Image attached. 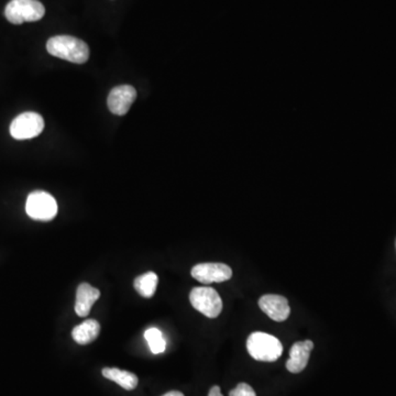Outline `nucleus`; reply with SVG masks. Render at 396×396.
Segmentation results:
<instances>
[{
    "label": "nucleus",
    "instance_id": "nucleus-1",
    "mask_svg": "<svg viewBox=\"0 0 396 396\" xmlns=\"http://www.w3.org/2000/svg\"><path fill=\"white\" fill-rule=\"evenodd\" d=\"M46 50L51 56L75 64L89 61V48L83 40L71 36H56L49 39Z\"/></svg>",
    "mask_w": 396,
    "mask_h": 396
},
{
    "label": "nucleus",
    "instance_id": "nucleus-2",
    "mask_svg": "<svg viewBox=\"0 0 396 396\" xmlns=\"http://www.w3.org/2000/svg\"><path fill=\"white\" fill-rule=\"evenodd\" d=\"M247 350L255 360L273 362L282 356L283 346L274 336L257 331L249 336Z\"/></svg>",
    "mask_w": 396,
    "mask_h": 396
},
{
    "label": "nucleus",
    "instance_id": "nucleus-3",
    "mask_svg": "<svg viewBox=\"0 0 396 396\" xmlns=\"http://www.w3.org/2000/svg\"><path fill=\"white\" fill-rule=\"evenodd\" d=\"M46 15V8L38 0H11L6 6L5 15L13 25L34 23Z\"/></svg>",
    "mask_w": 396,
    "mask_h": 396
},
{
    "label": "nucleus",
    "instance_id": "nucleus-4",
    "mask_svg": "<svg viewBox=\"0 0 396 396\" xmlns=\"http://www.w3.org/2000/svg\"><path fill=\"white\" fill-rule=\"evenodd\" d=\"M25 212L32 219L49 222L53 219L58 214V204L52 195L37 191L29 195L25 203Z\"/></svg>",
    "mask_w": 396,
    "mask_h": 396
},
{
    "label": "nucleus",
    "instance_id": "nucleus-5",
    "mask_svg": "<svg viewBox=\"0 0 396 396\" xmlns=\"http://www.w3.org/2000/svg\"><path fill=\"white\" fill-rule=\"evenodd\" d=\"M189 300L196 311L208 318H216L222 311V300L214 288H195L189 294Z\"/></svg>",
    "mask_w": 396,
    "mask_h": 396
},
{
    "label": "nucleus",
    "instance_id": "nucleus-6",
    "mask_svg": "<svg viewBox=\"0 0 396 396\" xmlns=\"http://www.w3.org/2000/svg\"><path fill=\"white\" fill-rule=\"evenodd\" d=\"M44 129V120L32 111L15 117L11 124V134L15 140H28L38 136Z\"/></svg>",
    "mask_w": 396,
    "mask_h": 396
},
{
    "label": "nucleus",
    "instance_id": "nucleus-7",
    "mask_svg": "<svg viewBox=\"0 0 396 396\" xmlns=\"http://www.w3.org/2000/svg\"><path fill=\"white\" fill-rule=\"evenodd\" d=\"M192 276L204 284L225 282L232 276V270L225 263H200L192 269Z\"/></svg>",
    "mask_w": 396,
    "mask_h": 396
},
{
    "label": "nucleus",
    "instance_id": "nucleus-8",
    "mask_svg": "<svg viewBox=\"0 0 396 396\" xmlns=\"http://www.w3.org/2000/svg\"><path fill=\"white\" fill-rule=\"evenodd\" d=\"M136 98V91L130 85L117 86L109 93V110L117 116H124Z\"/></svg>",
    "mask_w": 396,
    "mask_h": 396
},
{
    "label": "nucleus",
    "instance_id": "nucleus-9",
    "mask_svg": "<svg viewBox=\"0 0 396 396\" xmlns=\"http://www.w3.org/2000/svg\"><path fill=\"white\" fill-rule=\"evenodd\" d=\"M259 307L274 321H284L290 314V305L284 296L276 294H267L259 300Z\"/></svg>",
    "mask_w": 396,
    "mask_h": 396
},
{
    "label": "nucleus",
    "instance_id": "nucleus-10",
    "mask_svg": "<svg viewBox=\"0 0 396 396\" xmlns=\"http://www.w3.org/2000/svg\"><path fill=\"white\" fill-rule=\"evenodd\" d=\"M314 349L312 340L298 341L290 350V359L286 362V369L290 373H300L307 366L308 360Z\"/></svg>",
    "mask_w": 396,
    "mask_h": 396
},
{
    "label": "nucleus",
    "instance_id": "nucleus-11",
    "mask_svg": "<svg viewBox=\"0 0 396 396\" xmlns=\"http://www.w3.org/2000/svg\"><path fill=\"white\" fill-rule=\"evenodd\" d=\"M101 292L87 283H82L76 292L75 312L79 317H86L91 313V308L96 303Z\"/></svg>",
    "mask_w": 396,
    "mask_h": 396
},
{
    "label": "nucleus",
    "instance_id": "nucleus-12",
    "mask_svg": "<svg viewBox=\"0 0 396 396\" xmlns=\"http://www.w3.org/2000/svg\"><path fill=\"white\" fill-rule=\"evenodd\" d=\"M101 325L95 319H87L81 325L76 326L72 331V337L79 345H89L98 337Z\"/></svg>",
    "mask_w": 396,
    "mask_h": 396
},
{
    "label": "nucleus",
    "instance_id": "nucleus-13",
    "mask_svg": "<svg viewBox=\"0 0 396 396\" xmlns=\"http://www.w3.org/2000/svg\"><path fill=\"white\" fill-rule=\"evenodd\" d=\"M105 378H108L110 381L116 382L117 384L124 388L127 391L134 390L138 385V376L132 372L124 371L117 368H105L101 371Z\"/></svg>",
    "mask_w": 396,
    "mask_h": 396
},
{
    "label": "nucleus",
    "instance_id": "nucleus-14",
    "mask_svg": "<svg viewBox=\"0 0 396 396\" xmlns=\"http://www.w3.org/2000/svg\"><path fill=\"white\" fill-rule=\"evenodd\" d=\"M158 275L154 272L144 273L134 280V286L136 292L146 298H152L157 290Z\"/></svg>",
    "mask_w": 396,
    "mask_h": 396
},
{
    "label": "nucleus",
    "instance_id": "nucleus-15",
    "mask_svg": "<svg viewBox=\"0 0 396 396\" xmlns=\"http://www.w3.org/2000/svg\"><path fill=\"white\" fill-rule=\"evenodd\" d=\"M146 340L149 343L152 354L159 355L167 349V341L163 338L161 331L158 328H150L144 333Z\"/></svg>",
    "mask_w": 396,
    "mask_h": 396
},
{
    "label": "nucleus",
    "instance_id": "nucleus-16",
    "mask_svg": "<svg viewBox=\"0 0 396 396\" xmlns=\"http://www.w3.org/2000/svg\"><path fill=\"white\" fill-rule=\"evenodd\" d=\"M229 396H257V394L249 384L239 383L230 392Z\"/></svg>",
    "mask_w": 396,
    "mask_h": 396
},
{
    "label": "nucleus",
    "instance_id": "nucleus-17",
    "mask_svg": "<svg viewBox=\"0 0 396 396\" xmlns=\"http://www.w3.org/2000/svg\"><path fill=\"white\" fill-rule=\"evenodd\" d=\"M208 396H222L219 386L217 385L212 386V389L210 390V393H208Z\"/></svg>",
    "mask_w": 396,
    "mask_h": 396
},
{
    "label": "nucleus",
    "instance_id": "nucleus-18",
    "mask_svg": "<svg viewBox=\"0 0 396 396\" xmlns=\"http://www.w3.org/2000/svg\"><path fill=\"white\" fill-rule=\"evenodd\" d=\"M163 396H184L182 392L179 391H171L169 393L165 394Z\"/></svg>",
    "mask_w": 396,
    "mask_h": 396
}]
</instances>
